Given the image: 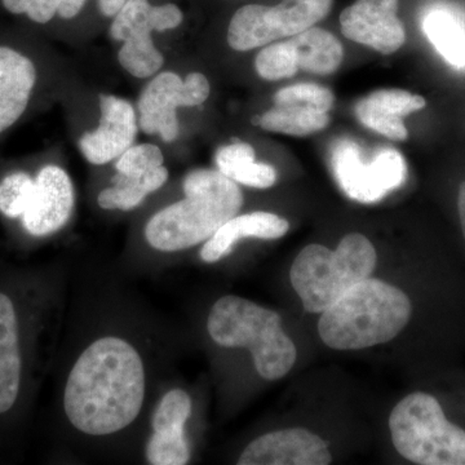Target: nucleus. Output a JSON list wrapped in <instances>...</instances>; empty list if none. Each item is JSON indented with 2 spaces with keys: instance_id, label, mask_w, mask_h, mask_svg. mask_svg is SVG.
<instances>
[{
  "instance_id": "1",
  "label": "nucleus",
  "mask_w": 465,
  "mask_h": 465,
  "mask_svg": "<svg viewBox=\"0 0 465 465\" xmlns=\"http://www.w3.org/2000/svg\"><path fill=\"white\" fill-rule=\"evenodd\" d=\"M145 399V369L133 344L104 336L84 349L67 376L64 410L79 432L104 437L136 420Z\"/></svg>"
},
{
  "instance_id": "2",
  "label": "nucleus",
  "mask_w": 465,
  "mask_h": 465,
  "mask_svg": "<svg viewBox=\"0 0 465 465\" xmlns=\"http://www.w3.org/2000/svg\"><path fill=\"white\" fill-rule=\"evenodd\" d=\"M414 305L405 291L369 277L324 309L318 333L335 351H358L393 341L406 329Z\"/></svg>"
},
{
  "instance_id": "3",
  "label": "nucleus",
  "mask_w": 465,
  "mask_h": 465,
  "mask_svg": "<svg viewBox=\"0 0 465 465\" xmlns=\"http://www.w3.org/2000/svg\"><path fill=\"white\" fill-rule=\"evenodd\" d=\"M183 200L155 213L145 228L150 246L176 252L206 242L243 204L240 186L217 170H197L183 183Z\"/></svg>"
},
{
  "instance_id": "4",
  "label": "nucleus",
  "mask_w": 465,
  "mask_h": 465,
  "mask_svg": "<svg viewBox=\"0 0 465 465\" xmlns=\"http://www.w3.org/2000/svg\"><path fill=\"white\" fill-rule=\"evenodd\" d=\"M207 331L220 347L249 349L256 371L265 381L289 374L298 358L280 314L240 296L217 300L208 314Z\"/></svg>"
},
{
  "instance_id": "5",
  "label": "nucleus",
  "mask_w": 465,
  "mask_h": 465,
  "mask_svg": "<svg viewBox=\"0 0 465 465\" xmlns=\"http://www.w3.org/2000/svg\"><path fill=\"white\" fill-rule=\"evenodd\" d=\"M374 244L360 232L345 235L336 250L309 244L291 266L290 280L305 311L322 313L348 290L374 273Z\"/></svg>"
},
{
  "instance_id": "6",
  "label": "nucleus",
  "mask_w": 465,
  "mask_h": 465,
  "mask_svg": "<svg viewBox=\"0 0 465 465\" xmlns=\"http://www.w3.org/2000/svg\"><path fill=\"white\" fill-rule=\"evenodd\" d=\"M391 442L401 457L418 465H465V428L452 423L430 391H414L390 416Z\"/></svg>"
},
{
  "instance_id": "7",
  "label": "nucleus",
  "mask_w": 465,
  "mask_h": 465,
  "mask_svg": "<svg viewBox=\"0 0 465 465\" xmlns=\"http://www.w3.org/2000/svg\"><path fill=\"white\" fill-rule=\"evenodd\" d=\"M333 0H282L278 5H249L235 12L228 27V43L246 52L290 38L322 21Z\"/></svg>"
},
{
  "instance_id": "8",
  "label": "nucleus",
  "mask_w": 465,
  "mask_h": 465,
  "mask_svg": "<svg viewBox=\"0 0 465 465\" xmlns=\"http://www.w3.org/2000/svg\"><path fill=\"white\" fill-rule=\"evenodd\" d=\"M330 163L345 194L361 203L381 201L406 180L405 158L396 149H379L366 159L358 143L336 140L330 149Z\"/></svg>"
},
{
  "instance_id": "9",
  "label": "nucleus",
  "mask_w": 465,
  "mask_h": 465,
  "mask_svg": "<svg viewBox=\"0 0 465 465\" xmlns=\"http://www.w3.org/2000/svg\"><path fill=\"white\" fill-rule=\"evenodd\" d=\"M344 48L333 34L321 27L266 45L255 58V69L265 81H281L299 72L332 74L341 65Z\"/></svg>"
},
{
  "instance_id": "10",
  "label": "nucleus",
  "mask_w": 465,
  "mask_h": 465,
  "mask_svg": "<svg viewBox=\"0 0 465 465\" xmlns=\"http://www.w3.org/2000/svg\"><path fill=\"white\" fill-rule=\"evenodd\" d=\"M210 82L201 73H192L185 81L176 73H161L140 96V128L148 134H161L163 142L173 143L179 134L177 108L201 105L210 96Z\"/></svg>"
},
{
  "instance_id": "11",
  "label": "nucleus",
  "mask_w": 465,
  "mask_h": 465,
  "mask_svg": "<svg viewBox=\"0 0 465 465\" xmlns=\"http://www.w3.org/2000/svg\"><path fill=\"white\" fill-rule=\"evenodd\" d=\"M25 370L20 305L11 291L0 289V420L9 418L20 405Z\"/></svg>"
},
{
  "instance_id": "12",
  "label": "nucleus",
  "mask_w": 465,
  "mask_h": 465,
  "mask_svg": "<svg viewBox=\"0 0 465 465\" xmlns=\"http://www.w3.org/2000/svg\"><path fill=\"white\" fill-rule=\"evenodd\" d=\"M397 11L399 0H357L341 12V33L349 41L379 54H394L406 42L405 26Z\"/></svg>"
},
{
  "instance_id": "13",
  "label": "nucleus",
  "mask_w": 465,
  "mask_h": 465,
  "mask_svg": "<svg viewBox=\"0 0 465 465\" xmlns=\"http://www.w3.org/2000/svg\"><path fill=\"white\" fill-rule=\"evenodd\" d=\"M73 208L74 188L69 174L61 167L48 164L36 173L35 191L21 224L32 237H48L66 225Z\"/></svg>"
},
{
  "instance_id": "14",
  "label": "nucleus",
  "mask_w": 465,
  "mask_h": 465,
  "mask_svg": "<svg viewBox=\"0 0 465 465\" xmlns=\"http://www.w3.org/2000/svg\"><path fill=\"white\" fill-rule=\"evenodd\" d=\"M331 461L327 443L305 428H290L260 436L238 459L240 465H327Z\"/></svg>"
},
{
  "instance_id": "15",
  "label": "nucleus",
  "mask_w": 465,
  "mask_h": 465,
  "mask_svg": "<svg viewBox=\"0 0 465 465\" xmlns=\"http://www.w3.org/2000/svg\"><path fill=\"white\" fill-rule=\"evenodd\" d=\"M101 119L97 130L84 134L79 149L92 164H106L121 157L136 140L137 116L128 101L101 94Z\"/></svg>"
},
{
  "instance_id": "16",
  "label": "nucleus",
  "mask_w": 465,
  "mask_h": 465,
  "mask_svg": "<svg viewBox=\"0 0 465 465\" xmlns=\"http://www.w3.org/2000/svg\"><path fill=\"white\" fill-rule=\"evenodd\" d=\"M427 101L403 90H381L358 101L354 113L365 127L391 140L403 142L409 136L405 116L425 108Z\"/></svg>"
},
{
  "instance_id": "17",
  "label": "nucleus",
  "mask_w": 465,
  "mask_h": 465,
  "mask_svg": "<svg viewBox=\"0 0 465 465\" xmlns=\"http://www.w3.org/2000/svg\"><path fill=\"white\" fill-rule=\"evenodd\" d=\"M36 79V67L26 54L0 45V134L25 114Z\"/></svg>"
},
{
  "instance_id": "18",
  "label": "nucleus",
  "mask_w": 465,
  "mask_h": 465,
  "mask_svg": "<svg viewBox=\"0 0 465 465\" xmlns=\"http://www.w3.org/2000/svg\"><path fill=\"white\" fill-rule=\"evenodd\" d=\"M289 229L286 219L264 211L234 216L206 241L201 250V259L207 264H213L229 255L242 238L278 240L286 235Z\"/></svg>"
},
{
  "instance_id": "19",
  "label": "nucleus",
  "mask_w": 465,
  "mask_h": 465,
  "mask_svg": "<svg viewBox=\"0 0 465 465\" xmlns=\"http://www.w3.org/2000/svg\"><path fill=\"white\" fill-rule=\"evenodd\" d=\"M182 9L173 3L152 5L149 0H127L116 14L110 35L114 41L125 42L134 36L152 35V32L176 29L183 23Z\"/></svg>"
},
{
  "instance_id": "20",
  "label": "nucleus",
  "mask_w": 465,
  "mask_h": 465,
  "mask_svg": "<svg viewBox=\"0 0 465 465\" xmlns=\"http://www.w3.org/2000/svg\"><path fill=\"white\" fill-rule=\"evenodd\" d=\"M425 36L455 69L465 70V21L451 9L436 7L423 18Z\"/></svg>"
},
{
  "instance_id": "21",
  "label": "nucleus",
  "mask_w": 465,
  "mask_h": 465,
  "mask_svg": "<svg viewBox=\"0 0 465 465\" xmlns=\"http://www.w3.org/2000/svg\"><path fill=\"white\" fill-rule=\"evenodd\" d=\"M217 171L232 182L255 189L272 188L277 173L271 164L255 162V150L250 143H235L216 153Z\"/></svg>"
},
{
  "instance_id": "22",
  "label": "nucleus",
  "mask_w": 465,
  "mask_h": 465,
  "mask_svg": "<svg viewBox=\"0 0 465 465\" xmlns=\"http://www.w3.org/2000/svg\"><path fill=\"white\" fill-rule=\"evenodd\" d=\"M167 179L168 171L164 166L153 168L137 176H124L116 173L112 179L113 185L100 193L97 202L104 210H134L145 200L146 195L162 188Z\"/></svg>"
},
{
  "instance_id": "23",
  "label": "nucleus",
  "mask_w": 465,
  "mask_h": 465,
  "mask_svg": "<svg viewBox=\"0 0 465 465\" xmlns=\"http://www.w3.org/2000/svg\"><path fill=\"white\" fill-rule=\"evenodd\" d=\"M252 124L265 131L308 136L322 131L330 124L329 113L295 105H275L262 115L255 116Z\"/></svg>"
},
{
  "instance_id": "24",
  "label": "nucleus",
  "mask_w": 465,
  "mask_h": 465,
  "mask_svg": "<svg viewBox=\"0 0 465 465\" xmlns=\"http://www.w3.org/2000/svg\"><path fill=\"white\" fill-rule=\"evenodd\" d=\"M124 43L118 60L131 75L148 78L157 74L163 66V54L155 48L152 35L134 36Z\"/></svg>"
},
{
  "instance_id": "25",
  "label": "nucleus",
  "mask_w": 465,
  "mask_h": 465,
  "mask_svg": "<svg viewBox=\"0 0 465 465\" xmlns=\"http://www.w3.org/2000/svg\"><path fill=\"white\" fill-rule=\"evenodd\" d=\"M35 177L25 171L8 173L0 180V213L9 220H17L32 202Z\"/></svg>"
},
{
  "instance_id": "26",
  "label": "nucleus",
  "mask_w": 465,
  "mask_h": 465,
  "mask_svg": "<svg viewBox=\"0 0 465 465\" xmlns=\"http://www.w3.org/2000/svg\"><path fill=\"white\" fill-rule=\"evenodd\" d=\"M146 459L153 465H183L191 460V448L186 440L185 430L153 432Z\"/></svg>"
},
{
  "instance_id": "27",
  "label": "nucleus",
  "mask_w": 465,
  "mask_h": 465,
  "mask_svg": "<svg viewBox=\"0 0 465 465\" xmlns=\"http://www.w3.org/2000/svg\"><path fill=\"white\" fill-rule=\"evenodd\" d=\"M191 415V396L183 390L170 391L164 394L153 415V432L185 430L186 421Z\"/></svg>"
},
{
  "instance_id": "28",
  "label": "nucleus",
  "mask_w": 465,
  "mask_h": 465,
  "mask_svg": "<svg viewBox=\"0 0 465 465\" xmlns=\"http://www.w3.org/2000/svg\"><path fill=\"white\" fill-rule=\"evenodd\" d=\"M335 96L329 88L314 84H300L284 87L275 94V105H295L329 113Z\"/></svg>"
},
{
  "instance_id": "29",
  "label": "nucleus",
  "mask_w": 465,
  "mask_h": 465,
  "mask_svg": "<svg viewBox=\"0 0 465 465\" xmlns=\"http://www.w3.org/2000/svg\"><path fill=\"white\" fill-rule=\"evenodd\" d=\"M163 154L158 146L142 143L125 150L116 161L115 170L124 176H137L148 173L153 168L163 166Z\"/></svg>"
},
{
  "instance_id": "30",
  "label": "nucleus",
  "mask_w": 465,
  "mask_h": 465,
  "mask_svg": "<svg viewBox=\"0 0 465 465\" xmlns=\"http://www.w3.org/2000/svg\"><path fill=\"white\" fill-rule=\"evenodd\" d=\"M9 14L26 15L36 24L50 23L56 16L61 0H0Z\"/></svg>"
},
{
  "instance_id": "31",
  "label": "nucleus",
  "mask_w": 465,
  "mask_h": 465,
  "mask_svg": "<svg viewBox=\"0 0 465 465\" xmlns=\"http://www.w3.org/2000/svg\"><path fill=\"white\" fill-rule=\"evenodd\" d=\"M85 3H87V0H61L57 15L60 17L65 18V20H70V18L75 17L82 11Z\"/></svg>"
},
{
  "instance_id": "32",
  "label": "nucleus",
  "mask_w": 465,
  "mask_h": 465,
  "mask_svg": "<svg viewBox=\"0 0 465 465\" xmlns=\"http://www.w3.org/2000/svg\"><path fill=\"white\" fill-rule=\"evenodd\" d=\"M127 3V0H97L101 14L106 17H114L124 5Z\"/></svg>"
},
{
  "instance_id": "33",
  "label": "nucleus",
  "mask_w": 465,
  "mask_h": 465,
  "mask_svg": "<svg viewBox=\"0 0 465 465\" xmlns=\"http://www.w3.org/2000/svg\"><path fill=\"white\" fill-rule=\"evenodd\" d=\"M457 210L459 225H460L461 235L465 243V180L459 185L457 195Z\"/></svg>"
}]
</instances>
